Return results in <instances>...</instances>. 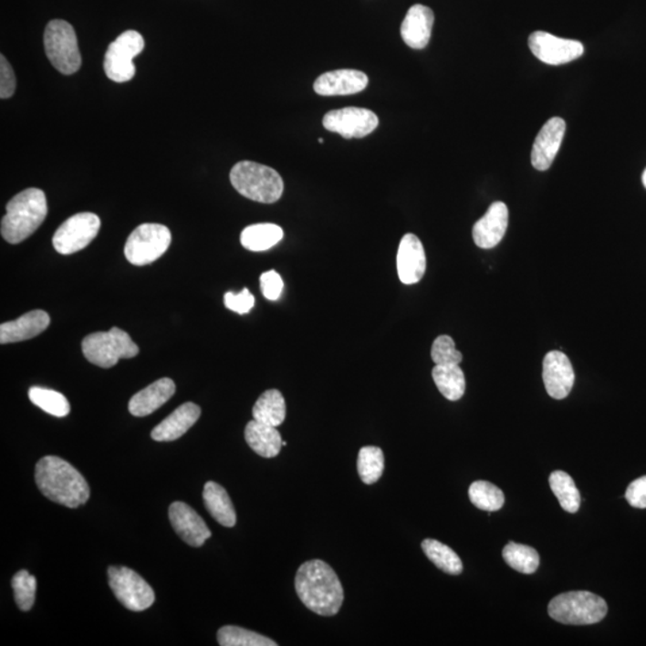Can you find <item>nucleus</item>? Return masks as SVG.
Wrapping results in <instances>:
<instances>
[{
	"label": "nucleus",
	"instance_id": "33",
	"mask_svg": "<svg viewBox=\"0 0 646 646\" xmlns=\"http://www.w3.org/2000/svg\"><path fill=\"white\" fill-rule=\"evenodd\" d=\"M468 495L473 505L490 513L501 510L505 502L501 488L484 480L473 483L469 487Z\"/></svg>",
	"mask_w": 646,
	"mask_h": 646
},
{
	"label": "nucleus",
	"instance_id": "4",
	"mask_svg": "<svg viewBox=\"0 0 646 646\" xmlns=\"http://www.w3.org/2000/svg\"><path fill=\"white\" fill-rule=\"evenodd\" d=\"M230 181L238 193L257 203L278 202L284 192L279 172L255 162H238L230 172Z\"/></svg>",
	"mask_w": 646,
	"mask_h": 646
},
{
	"label": "nucleus",
	"instance_id": "13",
	"mask_svg": "<svg viewBox=\"0 0 646 646\" xmlns=\"http://www.w3.org/2000/svg\"><path fill=\"white\" fill-rule=\"evenodd\" d=\"M530 51L548 65L571 63L583 56L582 42L561 38L546 32H534L528 40Z\"/></svg>",
	"mask_w": 646,
	"mask_h": 646
},
{
	"label": "nucleus",
	"instance_id": "9",
	"mask_svg": "<svg viewBox=\"0 0 646 646\" xmlns=\"http://www.w3.org/2000/svg\"><path fill=\"white\" fill-rule=\"evenodd\" d=\"M145 47L144 37L136 30H127L108 46L103 61L108 78L115 83L130 82L136 75L133 57L140 56Z\"/></svg>",
	"mask_w": 646,
	"mask_h": 646
},
{
	"label": "nucleus",
	"instance_id": "35",
	"mask_svg": "<svg viewBox=\"0 0 646 646\" xmlns=\"http://www.w3.org/2000/svg\"><path fill=\"white\" fill-rule=\"evenodd\" d=\"M359 474L361 482L372 484L380 479L384 471V455L382 450L377 447H363L359 450Z\"/></svg>",
	"mask_w": 646,
	"mask_h": 646
},
{
	"label": "nucleus",
	"instance_id": "14",
	"mask_svg": "<svg viewBox=\"0 0 646 646\" xmlns=\"http://www.w3.org/2000/svg\"><path fill=\"white\" fill-rule=\"evenodd\" d=\"M542 367V379L548 395L556 400L567 398L575 384V371L568 357L560 351L548 352Z\"/></svg>",
	"mask_w": 646,
	"mask_h": 646
},
{
	"label": "nucleus",
	"instance_id": "8",
	"mask_svg": "<svg viewBox=\"0 0 646 646\" xmlns=\"http://www.w3.org/2000/svg\"><path fill=\"white\" fill-rule=\"evenodd\" d=\"M172 242L171 230L165 225L146 223L133 230L127 238L125 256L134 266L155 263L168 251Z\"/></svg>",
	"mask_w": 646,
	"mask_h": 646
},
{
	"label": "nucleus",
	"instance_id": "41",
	"mask_svg": "<svg viewBox=\"0 0 646 646\" xmlns=\"http://www.w3.org/2000/svg\"><path fill=\"white\" fill-rule=\"evenodd\" d=\"M626 501L637 509H646V475L630 484L625 494Z\"/></svg>",
	"mask_w": 646,
	"mask_h": 646
},
{
	"label": "nucleus",
	"instance_id": "39",
	"mask_svg": "<svg viewBox=\"0 0 646 646\" xmlns=\"http://www.w3.org/2000/svg\"><path fill=\"white\" fill-rule=\"evenodd\" d=\"M261 291L268 301H276L282 295L284 283L278 272L267 271L260 276Z\"/></svg>",
	"mask_w": 646,
	"mask_h": 646
},
{
	"label": "nucleus",
	"instance_id": "5",
	"mask_svg": "<svg viewBox=\"0 0 646 646\" xmlns=\"http://www.w3.org/2000/svg\"><path fill=\"white\" fill-rule=\"evenodd\" d=\"M605 599L589 591H568L549 602V617L564 625L598 624L606 618Z\"/></svg>",
	"mask_w": 646,
	"mask_h": 646
},
{
	"label": "nucleus",
	"instance_id": "40",
	"mask_svg": "<svg viewBox=\"0 0 646 646\" xmlns=\"http://www.w3.org/2000/svg\"><path fill=\"white\" fill-rule=\"evenodd\" d=\"M16 89V78L6 57L0 56V99H10Z\"/></svg>",
	"mask_w": 646,
	"mask_h": 646
},
{
	"label": "nucleus",
	"instance_id": "16",
	"mask_svg": "<svg viewBox=\"0 0 646 646\" xmlns=\"http://www.w3.org/2000/svg\"><path fill=\"white\" fill-rule=\"evenodd\" d=\"M567 124L561 118L549 119L538 132L532 150V164L537 171L551 167L563 143Z\"/></svg>",
	"mask_w": 646,
	"mask_h": 646
},
{
	"label": "nucleus",
	"instance_id": "22",
	"mask_svg": "<svg viewBox=\"0 0 646 646\" xmlns=\"http://www.w3.org/2000/svg\"><path fill=\"white\" fill-rule=\"evenodd\" d=\"M175 391L174 380L168 379V377L156 380L141 391L140 393L132 396L129 402L130 413L134 417H146L168 402Z\"/></svg>",
	"mask_w": 646,
	"mask_h": 646
},
{
	"label": "nucleus",
	"instance_id": "1",
	"mask_svg": "<svg viewBox=\"0 0 646 646\" xmlns=\"http://www.w3.org/2000/svg\"><path fill=\"white\" fill-rule=\"evenodd\" d=\"M295 588L307 610L333 617L339 613L344 602L339 577L325 561L315 559L302 564L296 574Z\"/></svg>",
	"mask_w": 646,
	"mask_h": 646
},
{
	"label": "nucleus",
	"instance_id": "20",
	"mask_svg": "<svg viewBox=\"0 0 646 646\" xmlns=\"http://www.w3.org/2000/svg\"><path fill=\"white\" fill-rule=\"evenodd\" d=\"M51 318L44 310L29 311L16 320L0 325V344L33 339L48 328Z\"/></svg>",
	"mask_w": 646,
	"mask_h": 646
},
{
	"label": "nucleus",
	"instance_id": "12",
	"mask_svg": "<svg viewBox=\"0 0 646 646\" xmlns=\"http://www.w3.org/2000/svg\"><path fill=\"white\" fill-rule=\"evenodd\" d=\"M379 122L374 111L356 107L330 110L323 118V126L327 130L340 134L346 140L369 136L374 132Z\"/></svg>",
	"mask_w": 646,
	"mask_h": 646
},
{
	"label": "nucleus",
	"instance_id": "17",
	"mask_svg": "<svg viewBox=\"0 0 646 646\" xmlns=\"http://www.w3.org/2000/svg\"><path fill=\"white\" fill-rule=\"evenodd\" d=\"M398 275L401 283L412 286L421 282L426 271V255L422 241L413 234H406L400 242Z\"/></svg>",
	"mask_w": 646,
	"mask_h": 646
},
{
	"label": "nucleus",
	"instance_id": "10",
	"mask_svg": "<svg viewBox=\"0 0 646 646\" xmlns=\"http://www.w3.org/2000/svg\"><path fill=\"white\" fill-rule=\"evenodd\" d=\"M110 589L127 610L143 611L155 602V592L143 577L125 567L108 568Z\"/></svg>",
	"mask_w": 646,
	"mask_h": 646
},
{
	"label": "nucleus",
	"instance_id": "27",
	"mask_svg": "<svg viewBox=\"0 0 646 646\" xmlns=\"http://www.w3.org/2000/svg\"><path fill=\"white\" fill-rule=\"evenodd\" d=\"M253 418L276 428L282 425L287 418V403L283 394L276 390L265 391L253 407Z\"/></svg>",
	"mask_w": 646,
	"mask_h": 646
},
{
	"label": "nucleus",
	"instance_id": "29",
	"mask_svg": "<svg viewBox=\"0 0 646 646\" xmlns=\"http://www.w3.org/2000/svg\"><path fill=\"white\" fill-rule=\"evenodd\" d=\"M422 548L430 561H432L445 574L457 576L463 572V561L449 546L433 538H426L422 542Z\"/></svg>",
	"mask_w": 646,
	"mask_h": 646
},
{
	"label": "nucleus",
	"instance_id": "24",
	"mask_svg": "<svg viewBox=\"0 0 646 646\" xmlns=\"http://www.w3.org/2000/svg\"><path fill=\"white\" fill-rule=\"evenodd\" d=\"M245 437L249 447L265 459L278 456L283 447L282 436L276 426L264 424L255 419L245 426Z\"/></svg>",
	"mask_w": 646,
	"mask_h": 646
},
{
	"label": "nucleus",
	"instance_id": "37",
	"mask_svg": "<svg viewBox=\"0 0 646 646\" xmlns=\"http://www.w3.org/2000/svg\"><path fill=\"white\" fill-rule=\"evenodd\" d=\"M431 359L436 365H460L463 355L457 351L452 337L441 336L433 341Z\"/></svg>",
	"mask_w": 646,
	"mask_h": 646
},
{
	"label": "nucleus",
	"instance_id": "30",
	"mask_svg": "<svg viewBox=\"0 0 646 646\" xmlns=\"http://www.w3.org/2000/svg\"><path fill=\"white\" fill-rule=\"evenodd\" d=\"M549 486H551L553 494L556 495L560 506L565 511L570 514H576L579 510L580 494L578 488L576 487L574 479L568 473L563 471L553 472L549 475Z\"/></svg>",
	"mask_w": 646,
	"mask_h": 646
},
{
	"label": "nucleus",
	"instance_id": "26",
	"mask_svg": "<svg viewBox=\"0 0 646 646\" xmlns=\"http://www.w3.org/2000/svg\"><path fill=\"white\" fill-rule=\"evenodd\" d=\"M284 232L279 225L261 223L247 226L241 234V244L251 252L268 251L283 240Z\"/></svg>",
	"mask_w": 646,
	"mask_h": 646
},
{
	"label": "nucleus",
	"instance_id": "43",
	"mask_svg": "<svg viewBox=\"0 0 646 646\" xmlns=\"http://www.w3.org/2000/svg\"><path fill=\"white\" fill-rule=\"evenodd\" d=\"M318 143L323 144L325 143V141H323L322 138H318Z\"/></svg>",
	"mask_w": 646,
	"mask_h": 646
},
{
	"label": "nucleus",
	"instance_id": "36",
	"mask_svg": "<svg viewBox=\"0 0 646 646\" xmlns=\"http://www.w3.org/2000/svg\"><path fill=\"white\" fill-rule=\"evenodd\" d=\"M13 586L15 601L18 609L22 611H28L33 609L36 602V578L26 570L18 571L11 580Z\"/></svg>",
	"mask_w": 646,
	"mask_h": 646
},
{
	"label": "nucleus",
	"instance_id": "44",
	"mask_svg": "<svg viewBox=\"0 0 646 646\" xmlns=\"http://www.w3.org/2000/svg\"><path fill=\"white\" fill-rule=\"evenodd\" d=\"M287 442L283 441V447H287Z\"/></svg>",
	"mask_w": 646,
	"mask_h": 646
},
{
	"label": "nucleus",
	"instance_id": "15",
	"mask_svg": "<svg viewBox=\"0 0 646 646\" xmlns=\"http://www.w3.org/2000/svg\"><path fill=\"white\" fill-rule=\"evenodd\" d=\"M169 520L175 533L192 547H202L211 537L205 521L186 503H172L169 507Z\"/></svg>",
	"mask_w": 646,
	"mask_h": 646
},
{
	"label": "nucleus",
	"instance_id": "7",
	"mask_svg": "<svg viewBox=\"0 0 646 646\" xmlns=\"http://www.w3.org/2000/svg\"><path fill=\"white\" fill-rule=\"evenodd\" d=\"M46 54L54 68L63 75H73L82 65L75 29L63 19H54L46 26Z\"/></svg>",
	"mask_w": 646,
	"mask_h": 646
},
{
	"label": "nucleus",
	"instance_id": "38",
	"mask_svg": "<svg viewBox=\"0 0 646 646\" xmlns=\"http://www.w3.org/2000/svg\"><path fill=\"white\" fill-rule=\"evenodd\" d=\"M225 307L234 313L244 315L249 313L255 306V297L251 294L247 287L234 294V292H226L224 296Z\"/></svg>",
	"mask_w": 646,
	"mask_h": 646
},
{
	"label": "nucleus",
	"instance_id": "28",
	"mask_svg": "<svg viewBox=\"0 0 646 646\" xmlns=\"http://www.w3.org/2000/svg\"><path fill=\"white\" fill-rule=\"evenodd\" d=\"M432 379L449 401H457L466 391V379L460 365H436L432 369Z\"/></svg>",
	"mask_w": 646,
	"mask_h": 646
},
{
	"label": "nucleus",
	"instance_id": "42",
	"mask_svg": "<svg viewBox=\"0 0 646 646\" xmlns=\"http://www.w3.org/2000/svg\"><path fill=\"white\" fill-rule=\"evenodd\" d=\"M643 183H644V186L646 187V171L644 172V174H643Z\"/></svg>",
	"mask_w": 646,
	"mask_h": 646
},
{
	"label": "nucleus",
	"instance_id": "32",
	"mask_svg": "<svg viewBox=\"0 0 646 646\" xmlns=\"http://www.w3.org/2000/svg\"><path fill=\"white\" fill-rule=\"evenodd\" d=\"M28 395L30 401L34 405L45 411L46 413L54 415V417L64 418L70 413L71 407L68 399L56 391L42 387H32Z\"/></svg>",
	"mask_w": 646,
	"mask_h": 646
},
{
	"label": "nucleus",
	"instance_id": "19",
	"mask_svg": "<svg viewBox=\"0 0 646 646\" xmlns=\"http://www.w3.org/2000/svg\"><path fill=\"white\" fill-rule=\"evenodd\" d=\"M369 78L364 72L337 70L323 73L314 83V90L322 96L352 95L368 87Z\"/></svg>",
	"mask_w": 646,
	"mask_h": 646
},
{
	"label": "nucleus",
	"instance_id": "6",
	"mask_svg": "<svg viewBox=\"0 0 646 646\" xmlns=\"http://www.w3.org/2000/svg\"><path fill=\"white\" fill-rule=\"evenodd\" d=\"M84 357L91 364L109 369L120 359H133L140 353L136 342L130 339L125 330L113 327L108 332H96L84 338L82 341Z\"/></svg>",
	"mask_w": 646,
	"mask_h": 646
},
{
	"label": "nucleus",
	"instance_id": "25",
	"mask_svg": "<svg viewBox=\"0 0 646 646\" xmlns=\"http://www.w3.org/2000/svg\"><path fill=\"white\" fill-rule=\"evenodd\" d=\"M203 498L206 510L219 525L226 528H233L236 525V511L224 487L214 482L206 483Z\"/></svg>",
	"mask_w": 646,
	"mask_h": 646
},
{
	"label": "nucleus",
	"instance_id": "23",
	"mask_svg": "<svg viewBox=\"0 0 646 646\" xmlns=\"http://www.w3.org/2000/svg\"><path fill=\"white\" fill-rule=\"evenodd\" d=\"M200 414L202 409L194 402L183 403L152 430V440L157 442L179 440L198 422Z\"/></svg>",
	"mask_w": 646,
	"mask_h": 646
},
{
	"label": "nucleus",
	"instance_id": "2",
	"mask_svg": "<svg viewBox=\"0 0 646 646\" xmlns=\"http://www.w3.org/2000/svg\"><path fill=\"white\" fill-rule=\"evenodd\" d=\"M36 482L49 501L71 509L84 505L90 497V487L84 476L57 456H45L38 461Z\"/></svg>",
	"mask_w": 646,
	"mask_h": 646
},
{
	"label": "nucleus",
	"instance_id": "11",
	"mask_svg": "<svg viewBox=\"0 0 646 646\" xmlns=\"http://www.w3.org/2000/svg\"><path fill=\"white\" fill-rule=\"evenodd\" d=\"M101 228L98 214L82 213L72 215L57 228L53 236V247L63 255L82 251L94 241Z\"/></svg>",
	"mask_w": 646,
	"mask_h": 646
},
{
	"label": "nucleus",
	"instance_id": "18",
	"mask_svg": "<svg viewBox=\"0 0 646 646\" xmlns=\"http://www.w3.org/2000/svg\"><path fill=\"white\" fill-rule=\"evenodd\" d=\"M509 224V210L505 203H492L487 213L475 223L473 228V240L483 249H491L499 245Z\"/></svg>",
	"mask_w": 646,
	"mask_h": 646
},
{
	"label": "nucleus",
	"instance_id": "31",
	"mask_svg": "<svg viewBox=\"0 0 646 646\" xmlns=\"http://www.w3.org/2000/svg\"><path fill=\"white\" fill-rule=\"evenodd\" d=\"M503 557L510 568L525 575L534 574L540 564V556L537 549L516 542H509L504 547Z\"/></svg>",
	"mask_w": 646,
	"mask_h": 646
},
{
	"label": "nucleus",
	"instance_id": "34",
	"mask_svg": "<svg viewBox=\"0 0 646 646\" xmlns=\"http://www.w3.org/2000/svg\"><path fill=\"white\" fill-rule=\"evenodd\" d=\"M217 640L222 646H276L271 638L261 636L253 630L238 628V626H224L218 630Z\"/></svg>",
	"mask_w": 646,
	"mask_h": 646
},
{
	"label": "nucleus",
	"instance_id": "3",
	"mask_svg": "<svg viewBox=\"0 0 646 646\" xmlns=\"http://www.w3.org/2000/svg\"><path fill=\"white\" fill-rule=\"evenodd\" d=\"M47 199L44 191L28 188L7 203L2 219V236L11 245H18L36 232L47 215Z\"/></svg>",
	"mask_w": 646,
	"mask_h": 646
},
{
	"label": "nucleus",
	"instance_id": "21",
	"mask_svg": "<svg viewBox=\"0 0 646 646\" xmlns=\"http://www.w3.org/2000/svg\"><path fill=\"white\" fill-rule=\"evenodd\" d=\"M434 22L433 11L422 4H415L409 11L401 26L402 40L409 47L422 49L428 46Z\"/></svg>",
	"mask_w": 646,
	"mask_h": 646
}]
</instances>
